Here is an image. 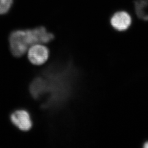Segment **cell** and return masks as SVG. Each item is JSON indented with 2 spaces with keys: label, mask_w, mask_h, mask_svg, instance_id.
I'll use <instances>...</instances> for the list:
<instances>
[{
  "label": "cell",
  "mask_w": 148,
  "mask_h": 148,
  "mask_svg": "<svg viewBox=\"0 0 148 148\" xmlns=\"http://www.w3.org/2000/svg\"><path fill=\"white\" fill-rule=\"evenodd\" d=\"M55 36L44 26L31 29H18L12 32L8 37L11 54L16 58L26 55L28 48L36 43L48 45L52 42Z\"/></svg>",
  "instance_id": "cell-1"
},
{
  "label": "cell",
  "mask_w": 148,
  "mask_h": 148,
  "mask_svg": "<svg viewBox=\"0 0 148 148\" xmlns=\"http://www.w3.org/2000/svg\"><path fill=\"white\" fill-rule=\"evenodd\" d=\"M9 118L12 125L20 132H29L34 126L32 114L25 108L14 110L10 114Z\"/></svg>",
  "instance_id": "cell-2"
},
{
  "label": "cell",
  "mask_w": 148,
  "mask_h": 148,
  "mask_svg": "<svg viewBox=\"0 0 148 148\" xmlns=\"http://www.w3.org/2000/svg\"><path fill=\"white\" fill-rule=\"evenodd\" d=\"M25 56L32 65L41 66L48 62L50 58V50L47 45L36 43L28 48Z\"/></svg>",
  "instance_id": "cell-3"
},
{
  "label": "cell",
  "mask_w": 148,
  "mask_h": 148,
  "mask_svg": "<svg viewBox=\"0 0 148 148\" xmlns=\"http://www.w3.org/2000/svg\"><path fill=\"white\" fill-rule=\"evenodd\" d=\"M110 23L111 27L117 32H125L131 27L132 18L130 13L120 10L115 12L111 16Z\"/></svg>",
  "instance_id": "cell-4"
},
{
  "label": "cell",
  "mask_w": 148,
  "mask_h": 148,
  "mask_svg": "<svg viewBox=\"0 0 148 148\" xmlns=\"http://www.w3.org/2000/svg\"><path fill=\"white\" fill-rule=\"evenodd\" d=\"M13 4V0H0V14L8 12Z\"/></svg>",
  "instance_id": "cell-5"
},
{
  "label": "cell",
  "mask_w": 148,
  "mask_h": 148,
  "mask_svg": "<svg viewBox=\"0 0 148 148\" xmlns=\"http://www.w3.org/2000/svg\"><path fill=\"white\" fill-rule=\"evenodd\" d=\"M143 148H148V140L145 142L143 144Z\"/></svg>",
  "instance_id": "cell-6"
}]
</instances>
